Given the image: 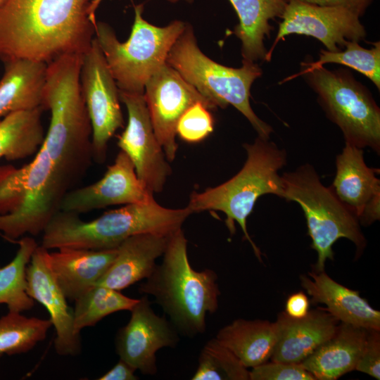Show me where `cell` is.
Returning <instances> with one entry per match:
<instances>
[{
    "label": "cell",
    "instance_id": "6da1fadb",
    "mask_svg": "<svg viewBox=\"0 0 380 380\" xmlns=\"http://www.w3.org/2000/svg\"><path fill=\"white\" fill-rule=\"evenodd\" d=\"M92 0H5L0 6V59L50 63L84 53L94 37Z\"/></svg>",
    "mask_w": 380,
    "mask_h": 380
},
{
    "label": "cell",
    "instance_id": "7a4b0ae2",
    "mask_svg": "<svg viewBox=\"0 0 380 380\" xmlns=\"http://www.w3.org/2000/svg\"><path fill=\"white\" fill-rule=\"evenodd\" d=\"M163 256L162 262L139 284V292L155 298L179 334L189 338L203 334L206 316L219 306L217 274L191 267L182 229L171 234Z\"/></svg>",
    "mask_w": 380,
    "mask_h": 380
},
{
    "label": "cell",
    "instance_id": "3957f363",
    "mask_svg": "<svg viewBox=\"0 0 380 380\" xmlns=\"http://www.w3.org/2000/svg\"><path fill=\"white\" fill-rule=\"evenodd\" d=\"M191 213L187 206L167 208L154 199L125 205L90 221L81 220L77 213L59 210L42 232L41 246L47 250L117 248L125 240L137 234L171 235L182 229Z\"/></svg>",
    "mask_w": 380,
    "mask_h": 380
},
{
    "label": "cell",
    "instance_id": "277c9868",
    "mask_svg": "<svg viewBox=\"0 0 380 380\" xmlns=\"http://www.w3.org/2000/svg\"><path fill=\"white\" fill-rule=\"evenodd\" d=\"M246 160L233 177L217 186L198 193L193 192L187 207L193 213L216 210L226 215L225 224L232 235L235 222L241 228L257 258L262 262V253L251 238L247 218L257 200L265 194L284 197V186L279 171L286 165L287 155L270 139L258 138L243 144Z\"/></svg>",
    "mask_w": 380,
    "mask_h": 380
},
{
    "label": "cell",
    "instance_id": "5b68a950",
    "mask_svg": "<svg viewBox=\"0 0 380 380\" xmlns=\"http://www.w3.org/2000/svg\"><path fill=\"white\" fill-rule=\"evenodd\" d=\"M166 63L217 108L233 106L248 119L259 137L270 139L272 128L257 116L249 101L251 85L262 75L255 62L242 60L239 68L215 62L201 51L192 27L186 24L170 49Z\"/></svg>",
    "mask_w": 380,
    "mask_h": 380
},
{
    "label": "cell",
    "instance_id": "8992f818",
    "mask_svg": "<svg viewBox=\"0 0 380 380\" xmlns=\"http://www.w3.org/2000/svg\"><path fill=\"white\" fill-rule=\"evenodd\" d=\"M284 197L287 201L298 203L307 221L311 247L317 253L313 270L324 271L327 260H334L333 246L341 239L351 241L360 255L367 241L356 215L325 186L311 165L306 163L293 172L281 175Z\"/></svg>",
    "mask_w": 380,
    "mask_h": 380
},
{
    "label": "cell",
    "instance_id": "52a82bcc",
    "mask_svg": "<svg viewBox=\"0 0 380 380\" xmlns=\"http://www.w3.org/2000/svg\"><path fill=\"white\" fill-rule=\"evenodd\" d=\"M134 19L127 41L120 42L110 25L96 21L94 37L120 91L142 93L148 80L166 63L172 45L186 23L174 20L165 27L147 22L144 5L134 6Z\"/></svg>",
    "mask_w": 380,
    "mask_h": 380
},
{
    "label": "cell",
    "instance_id": "ba28073f",
    "mask_svg": "<svg viewBox=\"0 0 380 380\" xmlns=\"http://www.w3.org/2000/svg\"><path fill=\"white\" fill-rule=\"evenodd\" d=\"M305 75L318 95L327 117L341 130L347 144L380 153V109L368 89L346 70L307 68Z\"/></svg>",
    "mask_w": 380,
    "mask_h": 380
},
{
    "label": "cell",
    "instance_id": "9c48e42d",
    "mask_svg": "<svg viewBox=\"0 0 380 380\" xmlns=\"http://www.w3.org/2000/svg\"><path fill=\"white\" fill-rule=\"evenodd\" d=\"M80 84L91 127L93 160L103 163L108 141L124 119L119 89L95 37L83 55Z\"/></svg>",
    "mask_w": 380,
    "mask_h": 380
},
{
    "label": "cell",
    "instance_id": "30bf717a",
    "mask_svg": "<svg viewBox=\"0 0 380 380\" xmlns=\"http://www.w3.org/2000/svg\"><path fill=\"white\" fill-rule=\"evenodd\" d=\"M144 96L155 134L169 162L173 161L176 156L178 148L176 128L183 113L198 102L203 103L210 110L217 108L167 63L148 80Z\"/></svg>",
    "mask_w": 380,
    "mask_h": 380
},
{
    "label": "cell",
    "instance_id": "8fae6325",
    "mask_svg": "<svg viewBox=\"0 0 380 380\" xmlns=\"http://www.w3.org/2000/svg\"><path fill=\"white\" fill-rule=\"evenodd\" d=\"M128 121L118 138V146L132 162L138 178L153 194L160 192L171 168L155 134L142 93L119 90Z\"/></svg>",
    "mask_w": 380,
    "mask_h": 380
},
{
    "label": "cell",
    "instance_id": "7c38bea8",
    "mask_svg": "<svg viewBox=\"0 0 380 380\" xmlns=\"http://www.w3.org/2000/svg\"><path fill=\"white\" fill-rule=\"evenodd\" d=\"M354 12L342 7L320 6L296 0H289L281 17L278 33L266 61L274 47L285 36L298 34L319 39L329 51H341L348 41L363 39L365 27Z\"/></svg>",
    "mask_w": 380,
    "mask_h": 380
},
{
    "label": "cell",
    "instance_id": "4fadbf2b",
    "mask_svg": "<svg viewBox=\"0 0 380 380\" xmlns=\"http://www.w3.org/2000/svg\"><path fill=\"white\" fill-rule=\"evenodd\" d=\"M130 312L129 322L116 334V353L141 374L154 375L158 372L157 352L176 347L179 333L170 321L155 313L148 295L139 298Z\"/></svg>",
    "mask_w": 380,
    "mask_h": 380
},
{
    "label": "cell",
    "instance_id": "5bb4252c",
    "mask_svg": "<svg viewBox=\"0 0 380 380\" xmlns=\"http://www.w3.org/2000/svg\"><path fill=\"white\" fill-rule=\"evenodd\" d=\"M153 194L138 178L130 158L120 151L102 178L67 193L60 210L79 215L110 205L147 203L154 199Z\"/></svg>",
    "mask_w": 380,
    "mask_h": 380
},
{
    "label": "cell",
    "instance_id": "9a60e30c",
    "mask_svg": "<svg viewBox=\"0 0 380 380\" xmlns=\"http://www.w3.org/2000/svg\"><path fill=\"white\" fill-rule=\"evenodd\" d=\"M49 254L48 250L42 246L34 251L26 268L27 293L41 303L50 315L56 333V353L76 356L82 350L80 333L75 329L73 308L68 305V299L56 280Z\"/></svg>",
    "mask_w": 380,
    "mask_h": 380
},
{
    "label": "cell",
    "instance_id": "2e32d148",
    "mask_svg": "<svg viewBox=\"0 0 380 380\" xmlns=\"http://www.w3.org/2000/svg\"><path fill=\"white\" fill-rule=\"evenodd\" d=\"M277 339L271 361L300 363L336 331L340 322L324 308L309 310L302 318L284 311L276 319Z\"/></svg>",
    "mask_w": 380,
    "mask_h": 380
},
{
    "label": "cell",
    "instance_id": "e0dca14e",
    "mask_svg": "<svg viewBox=\"0 0 380 380\" xmlns=\"http://www.w3.org/2000/svg\"><path fill=\"white\" fill-rule=\"evenodd\" d=\"M310 303L324 304V309L340 322L367 329L380 330V312L374 309L358 291L331 279L324 271L312 270L300 277Z\"/></svg>",
    "mask_w": 380,
    "mask_h": 380
},
{
    "label": "cell",
    "instance_id": "ac0fdd59",
    "mask_svg": "<svg viewBox=\"0 0 380 380\" xmlns=\"http://www.w3.org/2000/svg\"><path fill=\"white\" fill-rule=\"evenodd\" d=\"M117 252L118 248H61L49 253L51 270L66 298L75 301L95 286L113 262Z\"/></svg>",
    "mask_w": 380,
    "mask_h": 380
},
{
    "label": "cell",
    "instance_id": "d6986e66",
    "mask_svg": "<svg viewBox=\"0 0 380 380\" xmlns=\"http://www.w3.org/2000/svg\"><path fill=\"white\" fill-rule=\"evenodd\" d=\"M170 236L147 233L129 237L118 247L113 262L96 285L122 291L146 279L164 254Z\"/></svg>",
    "mask_w": 380,
    "mask_h": 380
},
{
    "label": "cell",
    "instance_id": "ffe728a7",
    "mask_svg": "<svg viewBox=\"0 0 380 380\" xmlns=\"http://www.w3.org/2000/svg\"><path fill=\"white\" fill-rule=\"evenodd\" d=\"M367 331L340 322L335 333L300 364L315 380H336L355 370Z\"/></svg>",
    "mask_w": 380,
    "mask_h": 380
},
{
    "label": "cell",
    "instance_id": "44dd1931",
    "mask_svg": "<svg viewBox=\"0 0 380 380\" xmlns=\"http://www.w3.org/2000/svg\"><path fill=\"white\" fill-rule=\"evenodd\" d=\"M0 80V120L7 115L42 108L48 63L24 58L4 61Z\"/></svg>",
    "mask_w": 380,
    "mask_h": 380
},
{
    "label": "cell",
    "instance_id": "7402d4cb",
    "mask_svg": "<svg viewBox=\"0 0 380 380\" xmlns=\"http://www.w3.org/2000/svg\"><path fill=\"white\" fill-rule=\"evenodd\" d=\"M362 148L346 143L336 158V175L331 188L358 217L364 206L380 194L379 169L368 167Z\"/></svg>",
    "mask_w": 380,
    "mask_h": 380
},
{
    "label": "cell",
    "instance_id": "603a6c76",
    "mask_svg": "<svg viewBox=\"0 0 380 380\" xmlns=\"http://www.w3.org/2000/svg\"><path fill=\"white\" fill-rule=\"evenodd\" d=\"M239 17L234 34L241 40L243 60L266 61L267 51L264 44L272 27L269 21L282 17L287 0H229Z\"/></svg>",
    "mask_w": 380,
    "mask_h": 380
},
{
    "label": "cell",
    "instance_id": "cb8c5ba5",
    "mask_svg": "<svg viewBox=\"0 0 380 380\" xmlns=\"http://www.w3.org/2000/svg\"><path fill=\"white\" fill-rule=\"evenodd\" d=\"M215 338L247 368L267 362L277 339L275 322L237 319L221 328Z\"/></svg>",
    "mask_w": 380,
    "mask_h": 380
},
{
    "label": "cell",
    "instance_id": "d4e9b609",
    "mask_svg": "<svg viewBox=\"0 0 380 380\" xmlns=\"http://www.w3.org/2000/svg\"><path fill=\"white\" fill-rule=\"evenodd\" d=\"M42 108L10 113L0 120V159H25L35 154L44 139Z\"/></svg>",
    "mask_w": 380,
    "mask_h": 380
},
{
    "label": "cell",
    "instance_id": "484cf974",
    "mask_svg": "<svg viewBox=\"0 0 380 380\" xmlns=\"http://www.w3.org/2000/svg\"><path fill=\"white\" fill-rule=\"evenodd\" d=\"M17 243L19 248L15 257L0 267V305L6 304L8 311L23 312L34 305L27 293L26 268L38 245L30 236L21 237Z\"/></svg>",
    "mask_w": 380,
    "mask_h": 380
},
{
    "label": "cell",
    "instance_id": "4316f807",
    "mask_svg": "<svg viewBox=\"0 0 380 380\" xmlns=\"http://www.w3.org/2000/svg\"><path fill=\"white\" fill-rule=\"evenodd\" d=\"M139 299L127 297L107 286L95 285L75 300L74 327L78 333L94 327L112 313L131 310Z\"/></svg>",
    "mask_w": 380,
    "mask_h": 380
},
{
    "label": "cell",
    "instance_id": "83f0119b",
    "mask_svg": "<svg viewBox=\"0 0 380 380\" xmlns=\"http://www.w3.org/2000/svg\"><path fill=\"white\" fill-rule=\"evenodd\" d=\"M11 312L0 317V357L27 353L44 341L53 326L50 319Z\"/></svg>",
    "mask_w": 380,
    "mask_h": 380
},
{
    "label": "cell",
    "instance_id": "f1b7e54d",
    "mask_svg": "<svg viewBox=\"0 0 380 380\" xmlns=\"http://www.w3.org/2000/svg\"><path fill=\"white\" fill-rule=\"evenodd\" d=\"M192 380H250L249 371L238 357L216 338L202 348Z\"/></svg>",
    "mask_w": 380,
    "mask_h": 380
},
{
    "label": "cell",
    "instance_id": "f546056e",
    "mask_svg": "<svg viewBox=\"0 0 380 380\" xmlns=\"http://www.w3.org/2000/svg\"><path fill=\"white\" fill-rule=\"evenodd\" d=\"M370 49L363 48L358 42L348 41L343 51H320L319 58L313 63H304L307 68L322 66L325 63H338L350 67L368 77L380 89V43L375 42Z\"/></svg>",
    "mask_w": 380,
    "mask_h": 380
},
{
    "label": "cell",
    "instance_id": "4dcf8cb0",
    "mask_svg": "<svg viewBox=\"0 0 380 380\" xmlns=\"http://www.w3.org/2000/svg\"><path fill=\"white\" fill-rule=\"evenodd\" d=\"M213 129L214 120L210 110L203 103L198 102L180 117L176 132L182 140L196 143L205 139Z\"/></svg>",
    "mask_w": 380,
    "mask_h": 380
},
{
    "label": "cell",
    "instance_id": "1f68e13d",
    "mask_svg": "<svg viewBox=\"0 0 380 380\" xmlns=\"http://www.w3.org/2000/svg\"><path fill=\"white\" fill-rule=\"evenodd\" d=\"M250 380H315L300 363L265 362L252 367Z\"/></svg>",
    "mask_w": 380,
    "mask_h": 380
},
{
    "label": "cell",
    "instance_id": "d6a6232c",
    "mask_svg": "<svg viewBox=\"0 0 380 380\" xmlns=\"http://www.w3.org/2000/svg\"><path fill=\"white\" fill-rule=\"evenodd\" d=\"M355 370L380 379V330L368 329L366 341Z\"/></svg>",
    "mask_w": 380,
    "mask_h": 380
},
{
    "label": "cell",
    "instance_id": "836d02e7",
    "mask_svg": "<svg viewBox=\"0 0 380 380\" xmlns=\"http://www.w3.org/2000/svg\"><path fill=\"white\" fill-rule=\"evenodd\" d=\"M289 1V0H287ZM304 3L330 7H342L348 9L360 17L364 14L372 0H296Z\"/></svg>",
    "mask_w": 380,
    "mask_h": 380
},
{
    "label": "cell",
    "instance_id": "e575fe53",
    "mask_svg": "<svg viewBox=\"0 0 380 380\" xmlns=\"http://www.w3.org/2000/svg\"><path fill=\"white\" fill-rule=\"evenodd\" d=\"M310 301L303 291L291 294L286 299L285 313L293 318H302L309 312Z\"/></svg>",
    "mask_w": 380,
    "mask_h": 380
},
{
    "label": "cell",
    "instance_id": "d590c367",
    "mask_svg": "<svg viewBox=\"0 0 380 380\" xmlns=\"http://www.w3.org/2000/svg\"><path fill=\"white\" fill-rule=\"evenodd\" d=\"M137 370L122 359L106 373L101 376L99 380H137Z\"/></svg>",
    "mask_w": 380,
    "mask_h": 380
},
{
    "label": "cell",
    "instance_id": "8d00e7d4",
    "mask_svg": "<svg viewBox=\"0 0 380 380\" xmlns=\"http://www.w3.org/2000/svg\"><path fill=\"white\" fill-rule=\"evenodd\" d=\"M380 194H376L363 208L357 219L360 225L369 226L380 219Z\"/></svg>",
    "mask_w": 380,
    "mask_h": 380
},
{
    "label": "cell",
    "instance_id": "74e56055",
    "mask_svg": "<svg viewBox=\"0 0 380 380\" xmlns=\"http://www.w3.org/2000/svg\"><path fill=\"white\" fill-rule=\"evenodd\" d=\"M103 0H92L89 8V15L90 20L96 24V20L95 13L99 6ZM170 3H176L178 0H167Z\"/></svg>",
    "mask_w": 380,
    "mask_h": 380
},
{
    "label": "cell",
    "instance_id": "f35d334b",
    "mask_svg": "<svg viewBox=\"0 0 380 380\" xmlns=\"http://www.w3.org/2000/svg\"><path fill=\"white\" fill-rule=\"evenodd\" d=\"M5 0H0V6H1V4L4 3Z\"/></svg>",
    "mask_w": 380,
    "mask_h": 380
},
{
    "label": "cell",
    "instance_id": "ab89813d",
    "mask_svg": "<svg viewBox=\"0 0 380 380\" xmlns=\"http://www.w3.org/2000/svg\"><path fill=\"white\" fill-rule=\"evenodd\" d=\"M187 2L189 3H191L193 1V0H186Z\"/></svg>",
    "mask_w": 380,
    "mask_h": 380
}]
</instances>
